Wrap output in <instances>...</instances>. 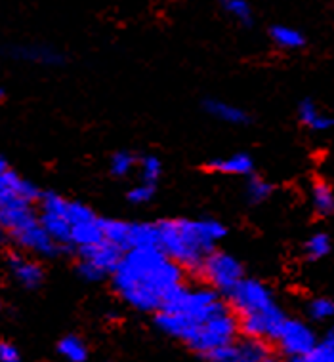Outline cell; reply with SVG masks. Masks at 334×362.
<instances>
[{"instance_id": "obj_14", "label": "cell", "mask_w": 334, "mask_h": 362, "mask_svg": "<svg viewBox=\"0 0 334 362\" xmlns=\"http://www.w3.org/2000/svg\"><path fill=\"white\" fill-rule=\"evenodd\" d=\"M207 111L218 120H221V122H227V124H245V122H248V115L241 107L226 103V101H207Z\"/></svg>"}, {"instance_id": "obj_26", "label": "cell", "mask_w": 334, "mask_h": 362, "mask_svg": "<svg viewBox=\"0 0 334 362\" xmlns=\"http://www.w3.org/2000/svg\"><path fill=\"white\" fill-rule=\"evenodd\" d=\"M271 191H273V187H271L267 181L262 180V177H250L248 183H246V197H248V200L254 202V204H258V202H264L265 199H270Z\"/></svg>"}, {"instance_id": "obj_7", "label": "cell", "mask_w": 334, "mask_h": 362, "mask_svg": "<svg viewBox=\"0 0 334 362\" xmlns=\"http://www.w3.org/2000/svg\"><path fill=\"white\" fill-rule=\"evenodd\" d=\"M227 298H229L235 313L239 317L241 315H250V313L270 311L273 307H277L270 290L254 279H243Z\"/></svg>"}, {"instance_id": "obj_6", "label": "cell", "mask_w": 334, "mask_h": 362, "mask_svg": "<svg viewBox=\"0 0 334 362\" xmlns=\"http://www.w3.org/2000/svg\"><path fill=\"white\" fill-rule=\"evenodd\" d=\"M67 204L69 200H65L64 197H59L56 193H48L42 197L40 208L42 214L38 216L40 223L45 225V229L48 231L54 243L59 248H71L73 246V227H71L69 219H67Z\"/></svg>"}, {"instance_id": "obj_17", "label": "cell", "mask_w": 334, "mask_h": 362, "mask_svg": "<svg viewBox=\"0 0 334 362\" xmlns=\"http://www.w3.org/2000/svg\"><path fill=\"white\" fill-rule=\"evenodd\" d=\"M311 202L317 214L328 216L334 212V193L325 181H317L311 189Z\"/></svg>"}, {"instance_id": "obj_10", "label": "cell", "mask_w": 334, "mask_h": 362, "mask_svg": "<svg viewBox=\"0 0 334 362\" xmlns=\"http://www.w3.org/2000/svg\"><path fill=\"white\" fill-rule=\"evenodd\" d=\"M12 238L16 240L18 246H21L23 250L35 252V254H40V256H54L57 252L62 250L54 238L48 235V231L45 229V225L40 223V218H37L35 221H31L29 225H25L23 229H19L18 233H13Z\"/></svg>"}, {"instance_id": "obj_21", "label": "cell", "mask_w": 334, "mask_h": 362, "mask_svg": "<svg viewBox=\"0 0 334 362\" xmlns=\"http://www.w3.org/2000/svg\"><path fill=\"white\" fill-rule=\"evenodd\" d=\"M136 156L132 153H128V151H119V153H115L111 156V164H109V168H111V174L117 175V177H125L134 170L136 166Z\"/></svg>"}, {"instance_id": "obj_23", "label": "cell", "mask_w": 334, "mask_h": 362, "mask_svg": "<svg viewBox=\"0 0 334 362\" xmlns=\"http://www.w3.org/2000/svg\"><path fill=\"white\" fill-rule=\"evenodd\" d=\"M289 362H334V345L325 339L323 344L316 345V349L302 356H290Z\"/></svg>"}, {"instance_id": "obj_20", "label": "cell", "mask_w": 334, "mask_h": 362, "mask_svg": "<svg viewBox=\"0 0 334 362\" xmlns=\"http://www.w3.org/2000/svg\"><path fill=\"white\" fill-rule=\"evenodd\" d=\"M138 166L142 180H144L145 183H151V185H155L159 177H161V174H163V163H161L155 155L144 156L138 163Z\"/></svg>"}, {"instance_id": "obj_13", "label": "cell", "mask_w": 334, "mask_h": 362, "mask_svg": "<svg viewBox=\"0 0 334 362\" xmlns=\"http://www.w3.org/2000/svg\"><path fill=\"white\" fill-rule=\"evenodd\" d=\"M298 117H300V122L304 126H308L309 130L313 132H327L334 124V119H330L328 115L319 111L316 103L309 100L300 103V107H298Z\"/></svg>"}, {"instance_id": "obj_29", "label": "cell", "mask_w": 334, "mask_h": 362, "mask_svg": "<svg viewBox=\"0 0 334 362\" xmlns=\"http://www.w3.org/2000/svg\"><path fill=\"white\" fill-rule=\"evenodd\" d=\"M19 181H21V177L13 170L8 168V164L0 158V193L8 191V189H13Z\"/></svg>"}, {"instance_id": "obj_27", "label": "cell", "mask_w": 334, "mask_h": 362, "mask_svg": "<svg viewBox=\"0 0 334 362\" xmlns=\"http://www.w3.org/2000/svg\"><path fill=\"white\" fill-rule=\"evenodd\" d=\"M309 315L316 320H327L334 317V301L328 298H317L309 303Z\"/></svg>"}, {"instance_id": "obj_4", "label": "cell", "mask_w": 334, "mask_h": 362, "mask_svg": "<svg viewBox=\"0 0 334 362\" xmlns=\"http://www.w3.org/2000/svg\"><path fill=\"white\" fill-rule=\"evenodd\" d=\"M81 262H79V273L86 281H101L108 275H113L115 269L122 259L125 252L119 246L109 243L108 238H103L100 243L81 248Z\"/></svg>"}, {"instance_id": "obj_11", "label": "cell", "mask_w": 334, "mask_h": 362, "mask_svg": "<svg viewBox=\"0 0 334 362\" xmlns=\"http://www.w3.org/2000/svg\"><path fill=\"white\" fill-rule=\"evenodd\" d=\"M8 263H10V271H12L13 279L19 284H23L25 288L40 286V282L45 279V273H42V267L37 262L25 259L23 256H19V254H12Z\"/></svg>"}, {"instance_id": "obj_22", "label": "cell", "mask_w": 334, "mask_h": 362, "mask_svg": "<svg viewBox=\"0 0 334 362\" xmlns=\"http://www.w3.org/2000/svg\"><path fill=\"white\" fill-rule=\"evenodd\" d=\"M18 56L23 57V59H31V62L38 63H57L59 62V56L52 48H46V46H27V48H21L18 50Z\"/></svg>"}, {"instance_id": "obj_15", "label": "cell", "mask_w": 334, "mask_h": 362, "mask_svg": "<svg viewBox=\"0 0 334 362\" xmlns=\"http://www.w3.org/2000/svg\"><path fill=\"white\" fill-rule=\"evenodd\" d=\"M103 237L115 246H119L122 252H127L130 240V223L119 219H103Z\"/></svg>"}, {"instance_id": "obj_19", "label": "cell", "mask_w": 334, "mask_h": 362, "mask_svg": "<svg viewBox=\"0 0 334 362\" xmlns=\"http://www.w3.org/2000/svg\"><path fill=\"white\" fill-rule=\"evenodd\" d=\"M57 351L62 353V356H65L69 362H84L86 356H88V351H86V345L82 341L81 337L76 336H65L59 345H57Z\"/></svg>"}, {"instance_id": "obj_1", "label": "cell", "mask_w": 334, "mask_h": 362, "mask_svg": "<svg viewBox=\"0 0 334 362\" xmlns=\"http://www.w3.org/2000/svg\"><path fill=\"white\" fill-rule=\"evenodd\" d=\"M113 286L138 311H161L183 286V267L161 248H134L122 254L115 269Z\"/></svg>"}, {"instance_id": "obj_25", "label": "cell", "mask_w": 334, "mask_h": 362, "mask_svg": "<svg viewBox=\"0 0 334 362\" xmlns=\"http://www.w3.org/2000/svg\"><path fill=\"white\" fill-rule=\"evenodd\" d=\"M330 252V238L325 233H317L308 238L306 243V254L309 259H321Z\"/></svg>"}, {"instance_id": "obj_9", "label": "cell", "mask_w": 334, "mask_h": 362, "mask_svg": "<svg viewBox=\"0 0 334 362\" xmlns=\"http://www.w3.org/2000/svg\"><path fill=\"white\" fill-rule=\"evenodd\" d=\"M275 341H277L284 355H289V358L290 356L308 355V353L316 349L317 345L316 334L309 330L304 322L292 319L284 320L283 328L279 332Z\"/></svg>"}, {"instance_id": "obj_16", "label": "cell", "mask_w": 334, "mask_h": 362, "mask_svg": "<svg viewBox=\"0 0 334 362\" xmlns=\"http://www.w3.org/2000/svg\"><path fill=\"white\" fill-rule=\"evenodd\" d=\"M267 355H270V351L265 347L264 339H250V337H246V341L237 345L235 362H262Z\"/></svg>"}, {"instance_id": "obj_2", "label": "cell", "mask_w": 334, "mask_h": 362, "mask_svg": "<svg viewBox=\"0 0 334 362\" xmlns=\"http://www.w3.org/2000/svg\"><path fill=\"white\" fill-rule=\"evenodd\" d=\"M157 227L159 248L183 269H201L226 237V227L216 219H164Z\"/></svg>"}, {"instance_id": "obj_28", "label": "cell", "mask_w": 334, "mask_h": 362, "mask_svg": "<svg viewBox=\"0 0 334 362\" xmlns=\"http://www.w3.org/2000/svg\"><path fill=\"white\" fill-rule=\"evenodd\" d=\"M153 194H155V185L144 181V183H139V185L128 191V200L132 204H145V202H149L153 199Z\"/></svg>"}, {"instance_id": "obj_5", "label": "cell", "mask_w": 334, "mask_h": 362, "mask_svg": "<svg viewBox=\"0 0 334 362\" xmlns=\"http://www.w3.org/2000/svg\"><path fill=\"white\" fill-rule=\"evenodd\" d=\"M202 275L207 276V281L212 284L218 293H229L234 292L237 284L245 279V269L243 263L234 257L231 254L226 252L214 250L210 256L202 262L201 265Z\"/></svg>"}, {"instance_id": "obj_30", "label": "cell", "mask_w": 334, "mask_h": 362, "mask_svg": "<svg viewBox=\"0 0 334 362\" xmlns=\"http://www.w3.org/2000/svg\"><path fill=\"white\" fill-rule=\"evenodd\" d=\"M210 362H235V356H237V345H224V347H218V349L210 351L208 355H205Z\"/></svg>"}, {"instance_id": "obj_31", "label": "cell", "mask_w": 334, "mask_h": 362, "mask_svg": "<svg viewBox=\"0 0 334 362\" xmlns=\"http://www.w3.org/2000/svg\"><path fill=\"white\" fill-rule=\"evenodd\" d=\"M0 362H21L19 351L8 341H0Z\"/></svg>"}, {"instance_id": "obj_24", "label": "cell", "mask_w": 334, "mask_h": 362, "mask_svg": "<svg viewBox=\"0 0 334 362\" xmlns=\"http://www.w3.org/2000/svg\"><path fill=\"white\" fill-rule=\"evenodd\" d=\"M221 6L229 16H234L237 21L245 23V25H250L253 21V10L248 6L246 0H221Z\"/></svg>"}, {"instance_id": "obj_32", "label": "cell", "mask_w": 334, "mask_h": 362, "mask_svg": "<svg viewBox=\"0 0 334 362\" xmlns=\"http://www.w3.org/2000/svg\"><path fill=\"white\" fill-rule=\"evenodd\" d=\"M327 341H328V344H330V345H334V328H333V332H330V334H328Z\"/></svg>"}, {"instance_id": "obj_33", "label": "cell", "mask_w": 334, "mask_h": 362, "mask_svg": "<svg viewBox=\"0 0 334 362\" xmlns=\"http://www.w3.org/2000/svg\"><path fill=\"white\" fill-rule=\"evenodd\" d=\"M0 100H2V90H0Z\"/></svg>"}, {"instance_id": "obj_12", "label": "cell", "mask_w": 334, "mask_h": 362, "mask_svg": "<svg viewBox=\"0 0 334 362\" xmlns=\"http://www.w3.org/2000/svg\"><path fill=\"white\" fill-rule=\"evenodd\" d=\"M208 168L224 175H248L254 170V160L246 153H235V155L214 158L212 163H208Z\"/></svg>"}, {"instance_id": "obj_8", "label": "cell", "mask_w": 334, "mask_h": 362, "mask_svg": "<svg viewBox=\"0 0 334 362\" xmlns=\"http://www.w3.org/2000/svg\"><path fill=\"white\" fill-rule=\"evenodd\" d=\"M284 320L287 317L283 311L279 307H273L270 311L241 315L239 330L250 339H277Z\"/></svg>"}, {"instance_id": "obj_3", "label": "cell", "mask_w": 334, "mask_h": 362, "mask_svg": "<svg viewBox=\"0 0 334 362\" xmlns=\"http://www.w3.org/2000/svg\"><path fill=\"white\" fill-rule=\"evenodd\" d=\"M237 330H239V320L226 307L220 313L212 315L210 319L199 322L185 344L197 353L208 355L210 351L218 349V347L234 344Z\"/></svg>"}, {"instance_id": "obj_18", "label": "cell", "mask_w": 334, "mask_h": 362, "mask_svg": "<svg viewBox=\"0 0 334 362\" xmlns=\"http://www.w3.org/2000/svg\"><path fill=\"white\" fill-rule=\"evenodd\" d=\"M271 38H273V42L284 48V50H296V48L304 46V35L296 29H292V27H273L271 29Z\"/></svg>"}]
</instances>
